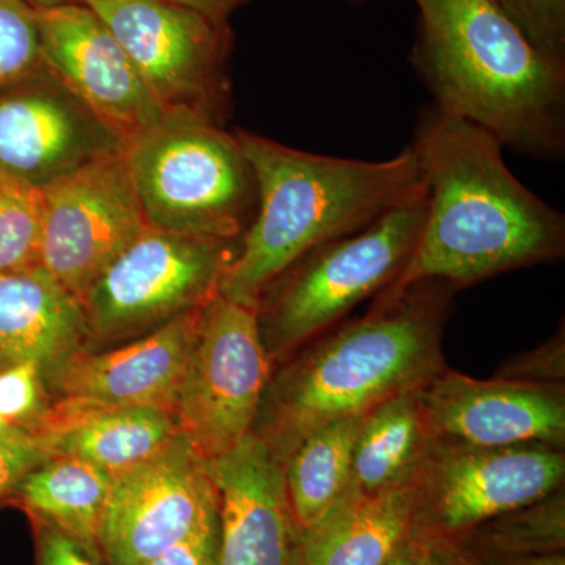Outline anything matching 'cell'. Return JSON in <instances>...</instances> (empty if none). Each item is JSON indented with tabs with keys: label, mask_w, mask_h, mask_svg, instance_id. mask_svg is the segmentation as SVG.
Wrapping results in <instances>:
<instances>
[{
	"label": "cell",
	"mask_w": 565,
	"mask_h": 565,
	"mask_svg": "<svg viewBox=\"0 0 565 565\" xmlns=\"http://www.w3.org/2000/svg\"><path fill=\"white\" fill-rule=\"evenodd\" d=\"M411 148L427 185L426 218L403 273L377 296L426 280L457 291L563 258L564 215L516 180L492 134L430 106Z\"/></svg>",
	"instance_id": "obj_1"
},
{
	"label": "cell",
	"mask_w": 565,
	"mask_h": 565,
	"mask_svg": "<svg viewBox=\"0 0 565 565\" xmlns=\"http://www.w3.org/2000/svg\"><path fill=\"white\" fill-rule=\"evenodd\" d=\"M456 289L414 282L329 330L267 385L252 434L282 463L308 434L423 388L446 367L441 338Z\"/></svg>",
	"instance_id": "obj_2"
},
{
	"label": "cell",
	"mask_w": 565,
	"mask_h": 565,
	"mask_svg": "<svg viewBox=\"0 0 565 565\" xmlns=\"http://www.w3.org/2000/svg\"><path fill=\"white\" fill-rule=\"evenodd\" d=\"M236 137L258 206L218 294L255 311L267 286L308 252L360 232L426 185L411 147L367 162L296 150L247 131Z\"/></svg>",
	"instance_id": "obj_3"
},
{
	"label": "cell",
	"mask_w": 565,
	"mask_h": 565,
	"mask_svg": "<svg viewBox=\"0 0 565 565\" xmlns=\"http://www.w3.org/2000/svg\"><path fill=\"white\" fill-rule=\"evenodd\" d=\"M412 65L433 106L541 161L565 152V66L544 57L494 0H414Z\"/></svg>",
	"instance_id": "obj_4"
},
{
	"label": "cell",
	"mask_w": 565,
	"mask_h": 565,
	"mask_svg": "<svg viewBox=\"0 0 565 565\" xmlns=\"http://www.w3.org/2000/svg\"><path fill=\"white\" fill-rule=\"evenodd\" d=\"M145 221L161 232L239 241L258 206L255 177L236 134L189 110L163 111L126 143Z\"/></svg>",
	"instance_id": "obj_5"
},
{
	"label": "cell",
	"mask_w": 565,
	"mask_h": 565,
	"mask_svg": "<svg viewBox=\"0 0 565 565\" xmlns=\"http://www.w3.org/2000/svg\"><path fill=\"white\" fill-rule=\"evenodd\" d=\"M427 212V185L360 232L319 245L275 278L256 307L270 359L332 330L352 308L381 294L414 252Z\"/></svg>",
	"instance_id": "obj_6"
},
{
	"label": "cell",
	"mask_w": 565,
	"mask_h": 565,
	"mask_svg": "<svg viewBox=\"0 0 565 565\" xmlns=\"http://www.w3.org/2000/svg\"><path fill=\"white\" fill-rule=\"evenodd\" d=\"M239 241L204 239L148 226L93 281L82 300L92 341L110 343L148 333L211 302Z\"/></svg>",
	"instance_id": "obj_7"
},
{
	"label": "cell",
	"mask_w": 565,
	"mask_h": 565,
	"mask_svg": "<svg viewBox=\"0 0 565 565\" xmlns=\"http://www.w3.org/2000/svg\"><path fill=\"white\" fill-rule=\"evenodd\" d=\"M129 55L163 111L222 125L228 114V22L174 0H87Z\"/></svg>",
	"instance_id": "obj_8"
},
{
	"label": "cell",
	"mask_w": 565,
	"mask_h": 565,
	"mask_svg": "<svg viewBox=\"0 0 565 565\" xmlns=\"http://www.w3.org/2000/svg\"><path fill=\"white\" fill-rule=\"evenodd\" d=\"M270 363L256 311L217 294L203 308L174 405L181 433L207 462L252 434Z\"/></svg>",
	"instance_id": "obj_9"
},
{
	"label": "cell",
	"mask_w": 565,
	"mask_h": 565,
	"mask_svg": "<svg viewBox=\"0 0 565 565\" xmlns=\"http://www.w3.org/2000/svg\"><path fill=\"white\" fill-rule=\"evenodd\" d=\"M564 449L544 444L475 448L434 441L414 479L411 539H456L564 487Z\"/></svg>",
	"instance_id": "obj_10"
},
{
	"label": "cell",
	"mask_w": 565,
	"mask_h": 565,
	"mask_svg": "<svg viewBox=\"0 0 565 565\" xmlns=\"http://www.w3.org/2000/svg\"><path fill=\"white\" fill-rule=\"evenodd\" d=\"M147 228L125 150L111 152L43 189L40 269L82 302Z\"/></svg>",
	"instance_id": "obj_11"
},
{
	"label": "cell",
	"mask_w": 565,
	"mask_h": 565,
	"mask_svg": "<svg viewBox=\"0 0 565 565\" xmlns=\"http://www.w3.org/2000/svg\"><path fill=\"white\" fill-rule=\"evenodd\" d=\"M218 522V492L206 460L181 434L148 462L114 479L99 527L107 565H148Z\"/></svg>",
	"instance_id": "obj_12"
},
{
	"label": "cell",
	"mask_w": 565,
	"mask_h": 565,
	"mask_svg": "<svg viewBox=\"0 0 565 565\" xmlns=\"http://www.w3.org/2000/svg\"><path fill=\"white\" fill-rule=\"evenodd\" d=\"M125 150L120 137L46 66L0 87V174L46 189L96 159Z\"/></svg>",
	"instance_id": "obj_13"
},
{
	"label": "cell",
	"mask_w": 565,
	"mask_h": 565,
	"mask_svg": "<svg viewBox=\"0 0 565 565\" xmlns=\"http://www.w3.org/2000/svg\"><path fill=\"white\" fill-rule=\"evenodd\" d=\"M41 62L110 129L129 143L163 110L102 18L85 6L35 10Z\"/></svg>",
	"instance_id": "obj_14"
},
{
	"label": "cell",
	"mask_w": 565,
	"mask_h": 565,
	"mask_svg": "<svg viewBox=\"0 0 565 565\" xmlns=\"http://www.w3.org/2000/svg\"><path fill=\"white\" fill-rule=\"evenodd\" d=\"M434 441L475 448L544 444L564 449V385L478 381L444 367L419 392Z\"/></svg>",
	"instance_id": "obj_15"
},
{
	"label": "cell",
	"mask_w": 565,
	"mask_h": 565,
	"mask_svg": "<svg viewBox=\"0 0 565 565\" xmlns=\"http://www.w3.org/2000/svg\"><path fill=\"white\" fill-rule=\"evenodd\" d=\"M204 307L177 316L114 351L74 353L43 375L44 384L58 399L98 407H156L174 414Z\"/></svg>",
	"instance_id": "obj_16"
},
{
	"label": "cell",
	"mask_w": 565,
	"mask_h": 565,
	"mask_svg": "<svg viewBox=\"0 0 565 565\" xmlns=\"http://www.w3.org/2000/svg\"><path fill=\"white\" fill-rule=\"evenodd\" d=\"M218 492L217 565H300L281 463L255 434L207 462Z\"/></svg>",
	"instance_id": "obj_17"
},
{
	"label": "cell",
	"mask_w": 565,
	"mask_h": 565,
	"mask_svg": "<svg viewBox=\"0 0 565 565\" xmlns=\"http://www.w3.org/2000/svg\"><path fill=\"white\" fill-rule=\"evenodd\" d=\"M173 412L51 401L33 437L44 456L74 457L118 478L169 448L181 435Z\"/></svg>",
	"instance_id": "obj_18"
},
{
	"label": "cell",
	"mask_w": 565,
	"mask_h": 565,
	"mask_svg": "<svg viewBox=\"0 0 565 565\" xmlns=\"http://www.w3.org/2000/svg\"><path fill=\"white\" fill-rule=\"evenodd\" d=\"M92 343L84 303L41 269L0 274V364L43 375Z\"/></svg>",
	"instance_id": "obj_19"
},
{
	"label": "cell",
	"mask_w": 565,
	"mask_h": 565,
	"mask_svg": "<svg viewBox=\"0 0 565 565\" xmlns=\"http://www.w3.org/2000/svg\"><path fill=\"white\" fill-rule=\"evenodd\" d=\"M414 503V484L374 494L345 490L299 531L300 565H385L411 539Z\"/></svg>",
	"instance_id": "obj_20"
},
{
	"label": "cell",
	"mask_w": 565,
	"mask_h": 565,
	"mask_svg": "<svg viewBox=\"0 0 565 565\" xmlns=\"http://www.w3.org/2000/svg\"><path fill=\"white\" fill-rule=\"evenodd\" d=\"M419 392L397 394L362 416L348 490L374 494L414 484L433 444Z\"/></svg>",
	"instance_id": "obj_21"
},
{
	"label": "cell",
	"mask_w": 565,
	"mask_h": 565,
	"mask_svg": "<svg viewBox=\"0 0 565 565\" xmlns=\"http://www.w3.org/2000/svg\"><path fill=\"white\" fill-rule=\"evenodd\" d=\"M114 478L74 457H44L9 494L35 522H43L99 553V527Z\"/></svg>",
	"instance_id": "obj_22"
},
{
	"label": "cell",
	"mask_w": 565,
	"mask_h": 565,
	"mask_svg": "<svg viewBox=\"0 0 565 565\" xmlns=\"http://www.w3.org/2000/svg\"><path fill=\"white\" fill-rule=\"evenodd\" d=\"M362 416L313 430L282 460V479L300 530L313 525L349 489L353 445Z\"/></svg>",
	"instance_id": "obj_23"
},
{
	"label": "cell",
	"mask_w": 565,
	"mask_h": 565,
	"mask_svg": "<svg viewBox=\"0 0 565 565\" xmlns=\"http://www.w3.org/2000/svg\"><path fill=\"white\" fill-rule=\"evenodd\" d=\"M448 541H455L475 555L490 557L539 556L564 552V487L534 503L493 516Z\"/></svg>",
	"instance_id": "obj_24"
},
{
	"label": "cell",
	"mask_w": 565,
	"mask_h": 565,
	"mask_svg": "<svg viewBox=\"0 0 565 565\" xmlns=\"http://www.w3.org/2000/svg\"><path fill=\"white\" fill-rule=\"evenodd\" d=\"M43 191L0 174V274L40 269Z\"/></svg>",
	"instance_id": "obj_25"
},
{
	"label": "cell",
	"mask_w": 565,
	"mask_h": 565,
	"mask_svg": "<svg viewBox=\"0 0 565 565\" xmlns=\"http://www.w3.org/2000/svg\"><path fill=\"white\" fill-rule=\"evenodd\" d=\"M41 65L35 10L24 0H0V87Z\"/></svg>",
	"instance_id": "obj_26"
},
{
	"label": "cell",
	"mask_w": 565,
	"mask_h": 565,
	"mask_svg": "<svg viewBox=\"0 0 565 565\" xmlns=\"http://www.w3.org/2000/svg\"><path fill=\"white\" fill-rule=\"evenodd\" d=\"M50 405L39 364H0V418L33 437Z\"/></svg>",
	"instance_id": "obj_27"
},
{
	"label": "cell",
	"mask_w": 565,
	"mask_h": 565,
	"mask_svg": "<svg viewBox=\"0 0 565 565\" xmlns=\"http://www.w3.org/2000/svg\"><path fill=\"white\" fill-rule=\"evenodd\" d=\"M534 50L565 66V0H494Z\"/></svg>",
	"instance_id": "obj_28"
},
{
	"label": "cell",
	"mask_w": 565,
	"mask_h": 565,
	"mask_svg": "<svg viewBox=\"0 0 565 565\" xmlns=\"http://www.w3.org/2000/svg\"><path fill=\"white\" fill-rule=\"evenodd\" d=\"M498 379L535 385H564L565 338L564 329L535 351L515 356L501 367Z\"/></svg>",
	"instance_id": "obj_29"
},
{
	"label": "cell",
	"mask_w": 565,
	"mask_h": 565,
	"mask_svg": "<svg viewBox=\"0 0 565 565\" xmlns=\"http://www.w3.org/2000/svg\"><path fill=\"white\" fill-rule=\"evenodd\" d=\"M36 564L39 565H107L99 553L57 527L35 522Z\"/></svg>",
	"instance_id": "obj_30"
},
{
	"label": "cell",
	"mask_w": 565,
	"mask_h": 565,
	"mask_svg": "<svg viewBox=\"0 0 565 565\" xmlns=\"http://www.w3.org/2000/svg\"><path fill=\"white\" fill-rule=\"evenodd\" d=\"M44 457L39 441L32 435L0 441V498L9 494L21 476Z\"/></svg>",
	"instance_id": "obj_31"
},
{
	"label": "cell",
	"mask_w": 565,
	"mask_h": 565,
	"mask_svg": "<svg viewBox=\"0 0 565 565\" xmlns=\"http://www.w3.org/2000/svg\"><path fill=\"white\" fill-rule=\"evenodd\" d=\"M218 522L167 550L148 565H217Z\"/></svg>",
	"instance_id": "obj_32"
},
{
	"label": "cell",
	"mask_w": 565,
	"mask_h": 565,
	"mask_svg": "<svg viewBox=\"0 0 565 565\" xmlns=\"http://www.w3.org/2000/svg\"><path fill=\"white\" fill-rule=\"evenodd\" d=\"M419 544L423 546V565H482L473 553L455 541L434 539Z\"/></svg>",
	"instance_id": "obj_33"
},
{
	"label": "cell",
	"mask_w": 565,
	"mask_h": 565,
	"mask_svg": "<svg viewBox=\"0 0 565 565\" xmlns=\"http://www.w3.org/2000/svg\"><path fill=\"white\" fill-rule=\"evenodd\" d=\"M210 17L211 20L228 22L230 14L244 6L247 0H174Z\"/></svg>",
	"instance_id": "obj_34"
},
{
	"label": "cell",
	"mask_w": 565,
	"mask_h": 565,
	"mask_svg": "<svg viewBox=\"0 0 565 565\" xmlns=\"http://www.w3.org/2000/svg\"><path fill=\"white\" fill-rule=\"evenodd\" d=\"M475 556L478 557L479 563L482 565H565L564 552L550 553V555L523 557H490L481 555Z\"/></svg>",
	"instance_id": "obj_35"
},
{
	"label": "cell",
	"mask_w": 565,
	"mask_h": 565,
	"mask_svg": "<svg viewBox=\"0 0 565 565\" xmlns=\"http://www.w3.org/2000/svg\"><path fill=\"white\" fill-rule=\"evenodd\" d=\"M385 565H423L422 544L414 539H407Z\"/></svg>",
	"instance_id": "obj_36"
},
{
	"label": "cell",
	"mask_w": 565,
	"mask_h": 565,
	"mask_svg": "<svg viewBox=\"0 0 565 565\" xmlns=\"http://www.w3.org/2000/svg\"><path fill=\"white\" fill-rule=\"evenodd\" d=\"M33 10L57 9V7L73 6V3H85L87 0H24Z\"/></svg>",
	"instance_id": "obj_37"
},
{
	"label": "cell",
	"mask_w": 565,
	"mask_h": 565,
	"mask_svg": "<svg viewBox=\"0 0 565 565\" xmlns=\"http://www.w3.org/2000/svg\"><path fill=\"white\" fill-rule=\"evenodd\" d=\"M21 435H29L18 427L11 426L6 419L0 418V441L11 440V438L21 437Z\"/></svg>",
	"instance_id": "obj_38"
},
{
	"label": "cell",
	"mask_w": 565,
	"mask_h": 565,
	"mask_svg": "<svg viewBox=\"0 0 565 565\" xmlns=\"http://www.w3.org/2000/svg\"><path fill=\"white\" fill-rule=\"evenodd\" d=\"M344 2L360 3V2H364V0H344Z\"/></svg>",
	"instance_id": "obj_39"
}]
</instances>
